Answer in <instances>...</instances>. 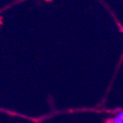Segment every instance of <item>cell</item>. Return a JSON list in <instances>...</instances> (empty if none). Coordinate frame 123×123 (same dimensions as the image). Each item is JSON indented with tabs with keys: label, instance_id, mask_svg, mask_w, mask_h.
Returning <instances> with one entry per match:
<instances>
[{
	"label": "cell",
	"instance_id": "cell-1",
	"mask_svg": "<svg viewBox=\"0 0 123 123\" xmlns=\"http://www.w3.org/2000/svg\"><path fill=\"white\" fill-rule=\"evenodd\" d=\"M109 123H123V110L119 111L117 115L112 119L108 121Z\"/></svg>",
	"mask_w": 123,
	"mask_h": 123
}]
</instances>
